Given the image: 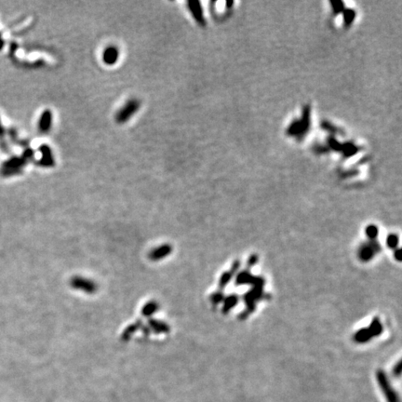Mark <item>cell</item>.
I'll use <instances>...</instances> for the list:
<instances>
[{
    "label": "cell",
    "mask_w": 402,
    "mask_h": 402,
    "mask_svg": "<svg viewBox=\"0 0 402 402\" xmlns=\"http://www.w3.org/2000/svg\"><path fill=\"white\" fill-rule=\"evenodd\" d=\"M41 152H42V160L41 163L44 166H53L54 165V159L53 156L50 151V148L47 146H43L41 147Z\"/></svg>",
    "instance_id": "cell-6"
},
{
    "label": "cell",
    "mask_w": 402,
    "mask_h": 402,
    "mask_svg": "<svg viewBox=\"0 0 402 402\" xmlns=\"http://www.w3.org/2000/svg\"><path fill=\"white\" fill-rule=\"evenodd\" d=\"M387 242H388V245H389V247L391 248H393V247H396V243H397V238L395 236H391L388 238V240H387Z\"/></svg>",
    "instance_id": "cell-9"
},
{
    "label": "cell",
    "mask_w": 402,
    "mask_h": 402,
    "mask_svg": "<svg viewBox=\"0 0 402 402\" xmlns=\"http://www.w3.org/2000/svg\"><path fill=\"white\" fill-rule=\"evenodd\" d=\"M372 253H373V250H372V248L365 247V248H363V250H361L360 255L363 260H369L370 258H372Z\"/></svg>",
    "instance_id": "cell-7"
},
{
    "label": "cell",
    "mask_w": 402,
    "mask_h": 402,
    "mask_svg": "<svg viewBox=\"0 0 402 402\" xmlns=\"http://www.w3.org/2000/svg\"><path fill=\"white\" fill-rule=\"evenodd\" d=\"M189 10L191 11V13L193 14V16L195 17V20L199 23V24H204V18H203V13H202V10H201L200 4L197 1H189L188 2Z\"/></svg>",
    "instance_id": "cell-5"
},
{
    "label": "cell",
    "mask_w": 402,
    "mask_h": 402,
    "mask_svg": "<svg viewBox=\"0 0 402 402\" xmlns=\"http://www.w3.org/2000/svg\"><path fill=\"white\" fill-rule=\"evenodd\" d=\"M119 57V50L115 46H110L103 52V61L107 65L115 64Z\"/></svg>",
    "instance_id": "cell-2"
},
{
    "label": "cell",
    "mask_w": 402,
    "mask_h": 402,
    "mask_svg": "<svg viewBox=\"0 0 402 402\" xmlns=\"http://www.w3.org/2000/svg\"><path fill=\"white\" fill-rule=\"evenodd\" d=\"M377 378L378 381H379V384L383 386V390H384L385 396H388V400H389L390 402H398L397 398H396V395L393 394V390L390 388L391 386H390L389 383L386 381V379L384 377L383 372H378Z\"/></svg>",
    "instance_id": "cell-3"
},
{
    "label": "cell",
    "mask_w": 402,
    "mask_h": 402,
    "mask_svg": "<svg viewBox=\"0 0 402 402\" xmlns=\"http://www.w3.org/2000/svg\"><path fill=\"white\" fill-rule=\"evenodd\" d=\"M377 229H376L374 226H370V227L367 229V235H368L370 238H375V237L377 236Z\"/></svg>",
    "instance_id": "cell-8"
},
{
    "label": "cell",
    "mask_w": 402,
    "mask_h": 402,
    "mask_svg": "<svg viewBox=\"0 0 402 402\" xmlns=\"http://www.w3.org/2000/svg\"><path fill=\"white\" fill-rule=\"evenodd\" d=\"M52 124V114L49 110L43 112L42 116L39 120V129L43 133H47L51 128Z\"/></svg>",
    "instance_id": "cell-4"
},
{
    "label": "cell",
    "mask_w": 402,
    "mask_h": 402,
    "mask_svg": "<svg viewBox=\"0 0 402 402\" xmlns=\"http://www.w3.org/2000/svg\"><path fill=\"white\" fill-rule=\"evenodd\" d=\"M141 103L136 99H131L128 101L121 109L118 110L116 113V121L118 124H123L128 121L130 117L135 115L140 108Z\"/></svg>",
    "instance_id": "cell-1"
}]
</instances>
